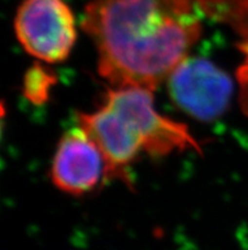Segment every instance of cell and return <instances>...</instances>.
<instances>
[{
	"label": "cell",
	"instance_id": "3",
	"mask_svg": "<svg viewBox=\"0 0 248 250\" xmlns=\"http://www.w3.org/2000/svg\"><path fill=\"white\" fill-rule=\"evenodd\" d=\"M14 31L31 56L48 63L66 60L76 42L75 17L63 0H23Z\"/></svg>",
	"mask_w": 248,
	"mask_h": 250
},
{
	"label": "cell",
	"instance_id": "8",
	"mask_svg": "<svg viewBox=\"0 0 248 250\" xmlns=\"http://www.w3.org/2000/svg\"><path fill=\"white\" fill-rule=\"evenodd\" d=\"M239 52L242 54V62L237 69V83L239 86V104L242 112L248 116V37L238 44Z\"/></svg>",
	"mask_w": 248,
	"mask_h": 250
},
{
	"label": "cell",
	"instance_id": "1",
	"mask_svg": "<svg viewBox=\"0 0 248 250\" xmlns=\"http://www.w3.org/2000/svg\"><path fill=\"white\" fill-rule=\"evenodd\" d=\"M199 13L192 0H90L82 28L99 75L113 88L153 92L199 41Z\"/></svg>",
	"mask_w": 248,
	"mask_h": 250
},
{
	"label": "cell",
	"instance_id": "7",
	"mask_svg": "<svg viewBox=\"0 0 248 250\" xmlns=\"http://www.w3.org/2000/svg\"><path fill=\"white\" fill-rule=\"evenodd\" d=\"M56 84V76L39 65H35L25 73L23 94L33 104H43L48 101L51 89Z\"/></svg>",
	"mask_w": 248,
	"mask_h": 250
},
{
	"label": "cell",
	"instance_id": "5",
	"mask_svg": "<svg viewBox=\"0 0 248 250\" xmlns=\"http://www.w3.org/2000/svg\"><path fill=\"white\" fill-rule=\"evenodd\" d=\"M103 178H107L105 159L94 140L77 125L57 145L51 179L65 193L82 196L94 190Z\"/></svg>",
	"mask_w": 248,
	"mask_h": 250
},
{
	"label": "cell",
	"instance_id": "6",
	"mask_svg": "<svg viewBox=\"0 0 248 250\" xmlns=\"http://www.w3.org/2000/svg\"><path fill=\"white\" fill-rule=\"evenodd\" d=\"M200 13L248 37V0H192Z\"/></svg>",
	"mask_w": 248,
	"mask_h": 250
},
{
	"label": "cell",
	"instance_id": "2",
	"mask_svg": "<svg viewBox=\"0 0 248 250\" xmlns=\"http://www.w3.org/2000/svg\"><path fill=\"white\" fill-rule=\"evenodd\" d=\"M77 125L100 149L107 163V179L128 182L129 168L141 152L165 156L188 149L201 151L186 125L156 109L147 89L113 88L96 111L77 113Z\"/></svg>",
	"mask_w": 248,
	"mask_h": 250
},
{
	"label": "cell",
	"instance_id": "4",
	"mask_svg": "<svg viewBox=\"0 0 248 250\" xmlns=\"http://www.w3.org/2000/svg\"><path fill=\"white\" fill-rule=\"evenodd\" d=\"M167 80L173 103L199 121H213L222 116L233 93L229 76L203 57H188Z\"/></svg>",
	"mask_w": 248,
	"mask_h": 250
}]
</instances>
